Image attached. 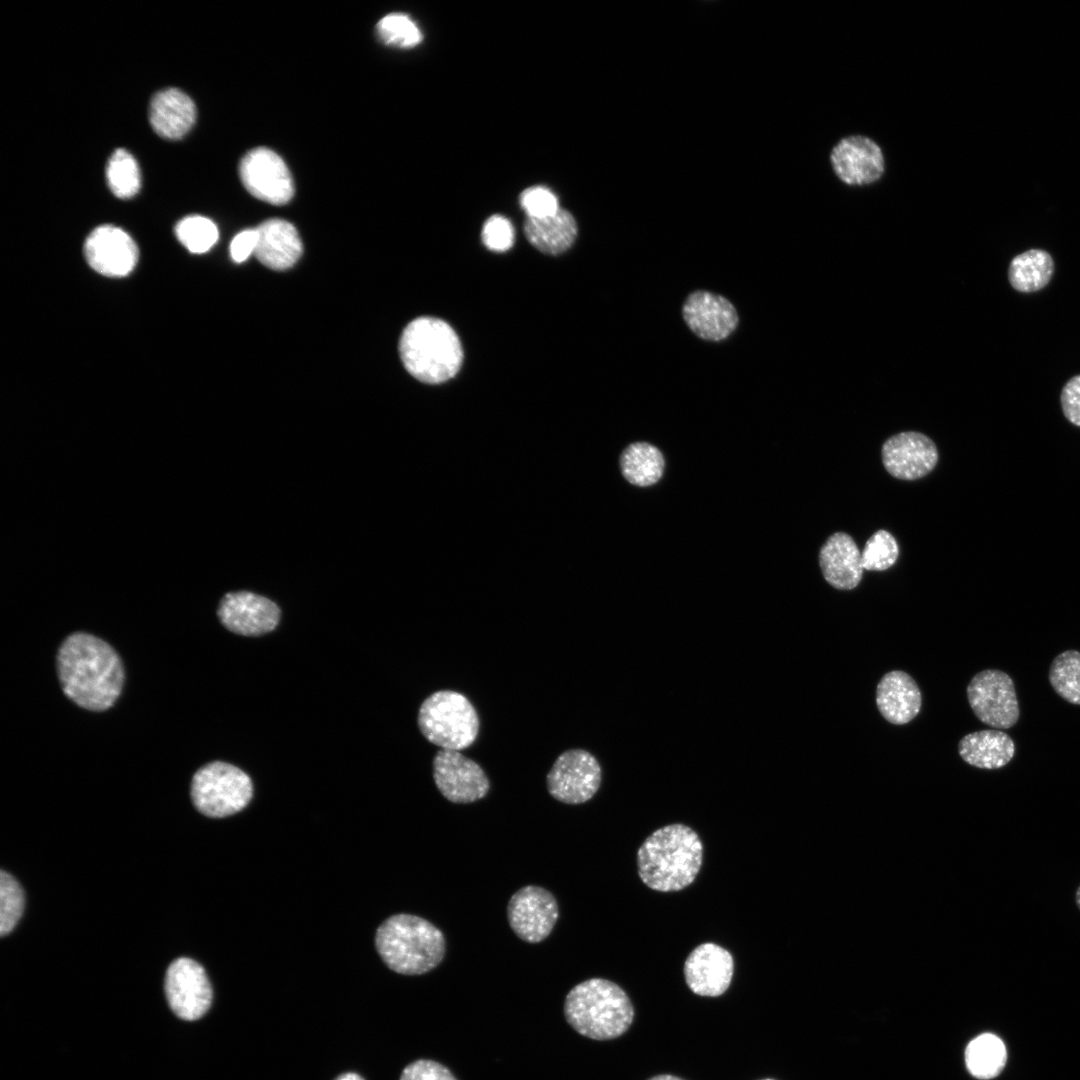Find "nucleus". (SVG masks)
Wrapping results in <instances>:
<instances>
[{
    "mask_svg": "<svg viewBox=\"0 0 1080 1080\" xmlns=\"http://www.w3.org/2000/svg\"><path fill=\"white\" fill-rule=\"evenodd\" d=\"M57 670L63 692L82 708L102 711L118 698L124 671L115 650L91 634L68 636L57 654Z\"/></svg>",
    "mask_w": 1080,
    "mask_h": 1080,
    "instance_id": "f257e3e1",
    "label": "nucleus"
},
{
    "mask_svg": "<svg viewBox=\"0 0 1080 1080\" xmlns=\"http://www.w3.org/2000/svg\"><path fill=\"white\" fill-rule=\"evenodd\" d=\"M702 862L703 844L699 835L680 823L657 829L637 851L640 880L659 892H675L691 885Z\"/></svg>",
    "mask_w": 1080,
    "mask_h": 1080,
    "instance_id": "f03ea898",
    "label": "nucleus"
},
{
    "mask_svg": "<svg viewBox=\"0 0 1080 1080\" xmlns=\"http://www.w3.org/2000/svg\"><path fill=\"white\" fill-rule=\"evenodd\" d=\"M376 949L392 971L421 975L436 968L446 952L442 931L430 921L400 913L387 918L377 929Z\"/></svg>",
    "mask_w": 1080,
    "mask_h": 1080,
    "instance_id": "7ed1b4c3",
    "label": "nucleus"
},
{
    "mask_svg": "<svg viewBox=\"0 0 1080 1080\" xmlns=\"http://www.w3.org/2000/svg\"><path fill=\"white\" fill-rule=\"evenodd\" d=\"M564 1015L580 1035L594 1040H610L624 1034L634 1017L626 992L616 983L590 978L574 986L566 995Z\"/></svg>",
    "mask_w": 1080,
    "mask_h": 1080,
    "instance_id": "20e7f679",
    "label": "nucleus"
},
{
    "mask_svg": "<svg viewBox=\"0 0 1080 1080\" xmlns=\"http://www.w3.org/2000/svg\"><path fill=\"white\" fill-rule=\"evenodd\" d=\"M400 356L417 380L437 384L460 369L463 352L455 331L443 320L420 317L410 322L400 339Z\"/></svg>",
    "mask_w": 1080,
    "mask_h": 1080,
    "instance_id": "39448f33",
    "label": "nucleus"
},
{
    "mask_svg": "<svg viewBox=\"0 0 1080 1080\" xmlns=\"http://www.w3.org/2000/svg\"><path fill=\"white\" fill-rule=\"evenodd\" d=\"M417 723L422 735L441 749L460 751L479 732V717L469 699L452 690L436 691L421 704Z\"/></svg>",
    "mask_w": 1080,
    "mask_h": 1080,
    "instance_id": "423d86ee",
    "label": "nucleus"
},
{
    "mask_svg": "<svg viewBox=\"0 0 1080 1080\" xmlns=\"http://www.w3.org/2000/svg\"><path fill=\"white\" fill-rule=\"evenodd\" d=\"M253 796L250 777L240 768L215 761L201 767L193 776L191 798L199 812L211 818H223L244 809Z\"/></svg>",
    "mask_w": 1080,
    "mask_h": 1080,
    "instance_id": "0eeeda50",
    "label": "nucleus"
},
{
    "mask_svg": "<svg viewBox=\"0 0 1080 1080\" xmlns=\"http://www.w3.org/2000/svg\"><path fill=\"white\" fill-rule=\"evenodd\" d=\"M967 696L975 716L990 727L1008 729L1019 719L1015 686L1003 671L987 669L974 675L967 686Z\"/></svg>",
    "mask_w": 1080,
    "mask_h": 1080,
    "instance_id": "6e6552de",
    "label": "nucleus"
},
{
    "mask_svg": "<svg viewBox=\"0 0 1080 1080\" xmlns=\"http://www.w3.org/2000/svg\"><path fill=\"white\" fill-rule=\"evenodd\" d=\"M602 771L598 760L584 749H569L558 756L546 776L549 794L576 805L589 801L598 791Z\"/></svg>",
    "mask_w": 1080,
    "mask_h": 1080,
    "instance_id": "1a4fd4ad",
    "label": "nucleus"
},
{
    "mask_svg": "<svg viewBox=\"0 0 1080 1080\" xmlns=\"http://www.w3.org/2000/svg\"><path fill=\"white\" fill-rule=\"evenodd\" d=\"M164 987L170 1008L183 1020H197L211 1006L213 991L208 976L191 958L180 957L169 965Z\"/></svg>",
    "mask_w": 1080,
    "mask_h": 1080,
    "instance_id": "9d476101",
    "label": "nucleus"
},
{
    "mask_svg": "<svg viewBox=\"0 0 1080 1080\" xmlns=\"http://www.w3.org/2000/svg\"><path fill=\"white\" fill-rule=\"evenodd\" d=\"M559 917L555 896L547 889L527 885L509 899L507 918L512 931L521 940L539 943L552 932Z\"/></svg>",
    "mask_w": 1080,
    "mask_h": 1080,
    "instance_id": "9b49d317",
    "label": "nucleus"
},
{
    "mask_svg": "<svg viewBox=\"0 0 1080 1080\" xmlns=\"http://www.w3.org/2000/svg\"><path fill=\"white\" fill-rule=\"evenodd\" d=\"M433 778L450 802L468 804L484 798L490 782L483 768L459 751L439 750L433 758Z\"/></svg>",
    "mask_w": 1080,
    "mask_h": 1080,
    "instance_id": "f8f14e48",
    "label": "nucleus"
},
{
    "mask_svg": "<svg viewBox=\"0 0 1080 1080\" xmlns=\"http://www.w3.org/2000/svg\"><path fill=\"white\" fill-rule=\"evenodd\" d=\"M240 178L245 188L256 198L273 205H283L294 194L291 173L282 158L274 151L258 147L242 158Z\"/></svg>",
    "mask_w": 1080,
    "mask_h": 1080,
    "instance_id": "ddd939ff",
    "label": "nucleus"
},
{
    "mask_svg": "<svg viewBox=\"0 0 1080 1080\" xmlns=\"http://www.w3.org/2000/svg\"><path fill=\"white\" fill-rule=\"evenodd\" d=\"M830 161L837 177L852 186L877 182L885 169L880 146L874 140L861 135L841 139L833 147Z\"/></svg>",
    "mask_w": 1080,
    "mask_h": 1080,
    "instance_id": "4468645a",
    "label": "nucleus"
},
{
    "mask_svg": "<svg viewBox=\"0 0 1080 1080\" xmlns=\"http://www.w3.org/2000/svg\"><path fill=\"white\" fill-rule=\"evenodd\" d=\"M682 315L696 336L713 342L728 338L739 323L734 305L724 296L706 290H697L688 295Z\"/></svg>",
    "mask_w": 1080,
    "mask_h": 1080,
    "instance_id": "2eb2a0df",
    "label": "nucleus"
},
{
    "mask_svg": "<svg viewBox=\"0 0 1080 1080\" xmlns=\"http://www.w3.org/2000/svg\"><path fill=\"white\" fill-rule=\"evenodd\" d=\"M221 623L243 636L271 632L279 622V607L270 599L248 591L227 593L218 608Z\"/></svg>",
    "mask_w": 1080,
    "mask_h": 1080,
    "instance_id": "dca6fc26",
    "label": "nucleus"
},
{
    "mask_svg": "<svg viewBox=\"0 0 1080 1080\" xmlns=\"http://www.w3.org/2000/svg\"><path fill=\"white\" fill-rule=\"evenodd\" d=\"M88 264L107 277L128 275L138 260V248L134 240L121 228L102 225L95 228L84 244Z\"/></svg>",
    "mask_w": 1080,
    "mask_h": 1080,
    "instance_id": "f3484780",
    "label": "nucleus"
},
{
    "mask_svg": "<svg viewBox=\"0 0 1080 1080\" xmlns=\"http://www.w3.org/2000/svg\"><path fill=\"white\" fill-rule=\"evenodd\" d=\"M882 461L893 477L916 480L931 472L938 461L934 442L919 432H901L886 440L882 446Z\"/></svg>",
    "mask_w": 1080,
    "mask_h": 1080,
    "instance_id": "a211bd4d",
    "label": "nucleus"
},
{
    "mask_svg": "<svg viewBox=\"0 0 1080 1080\" xmlns=\"http://www.w3.org/2000/svg\"><path fill=\"white\" fill-rule=\"evenodd\" d=\"M683 972L693 993L717 997L722 995L731 983L734 959L722 946L711 942L702 943L688 955Z\"/></svg>",
    "mask_w": 1080,
    "mask_h": 1080,
    "instance_id": "6ab92c4d",
    "label": "nucleus"
},
{
    "mask_svg": "<svg viewBox=\"0 0 1080 1080\" xmlns=\"http://www.w3.org/2000/svg\"><path fill=\"white\" fill-rule=\"evenodd\" d=\"M819 564L825 580L836 589L851 590L862 579V555L846 533L837 532L827 539L819 553Z\"/></svg>",
    "mask_w": 1080,
    "mask_h": 1080,
    "instance_id": "aec40b11",
    "label": "nucleus"
},
{
    "mask_svg": "<svg viewBox=\"0 0 1080 1080\" xmlns=\"http://www.w3.org/2000/svg\"><path fill=\"white\" fill-rule=\"evenodd\" d=\"M921 703V691L917 683L904 671L886 673L877 685V708L892 724L904 725L910 722L919 713Z\"/></svg>",
    "mask_w": 1080,
    "mask_h": 1080,
    "instance_id": "412c9836",
    "label": "nucleus"
},
{
    "mask_svg": "<svg viewBox=\"0 0 1080 1080\" xmlns=\"http://www.w3.org/2000/svg\"><path fill=\"white\" fill-rule=\"evenodd\" d=\"M255 255L266 267L285 270L293 266L302 254V243L296 228L283 219H269L257 228Z\"/></svg>",
    "mask_w": 1080,
    "mask_h": 1080,
    "instance_id": "4be33fe9",
    "label": "nucleus"
},
{
    "mask_svg": "<svg viewBox=\"0 0 1080 1080\" xmlns=\"http://www.w3.org/2000/svg\"><path fill=\"white\" fill-rule=\"evenodd\" d=\"M149 120L159 136L177 140L194 125L196 107L183 91L167 88L153 96L149 107Z\"/></svg>",
    "mask_w": 1080,
    "mask_h": 1080,
    "instance_id": "5701e85b",
    "label": "nucleus"
},
{
    "mask_svg": "<svg viewBox=\"0 0 1080 1080\" xmlns=\"http://www.w3.org/2000/svg\"><path fill=\"white\" fill-rule=\"evenodd\" d=\"M958 751L968 764L981 769H998L1008 764L1015 754L1012 738L1000 730H981L965 735Z\"/></svg>",
    "mask_w": 1080,
    "mask_h": 1080,
    "instance_id": "b1692460",
    "label": "nucleus"
},
{
    "mask_svg": "<svg viewBox=\"0 0 1080 1080\" xmlns=\"http://www.w3.org/2000/svg\"><path fill=\"white\" fill-rule=\"evenodd\" d=\"M524 233L528 241L546 254H560L567 250L577 236V224L572 214L560 208L543 218H527Z\"/></svg>",
    "mask_w": 1080,
    "mask_h": 1080,
    "instance_id": "393cba45",
    "label": "nucleus"
},
{
    "mask_svg": "<svg viewBox=\"0 0 1080 1080\" xmlns=\"http://www.w3.org/2000/svg\"><path fill=\"white\" fill-rule=\"evenodd\" d=\"M1053 272L1054 262L1051 255L1045 250L1030 249L1011 260L1008 278L1015 290L1030 293L1044 288Z\"/></svg>",
    "mask_w": 1080,
    "mask_h": 1080,
    "instance_id": "a878e982",
    "label": "nucleus"
},
{
    "mask_svg": "<svg viewBox=\"0 0 1080 1080\" xmlns=\"http://www.w3.org/2000/svg\"><path fill=\"white\" fill-rule=\"evenodd\" d=\"M664 458L655 446L637 442L624 449L620 467L625 479L633 485L647 487L660 480L664 471Z\"/></svg>",
    "mask_w": 1080,
    "mask_h": 1080,
    "instance_id": "bb28decb",
    "label": "nucleus"
},
{
    "mask_svg": "<svg viewBox=\"0 0 1080 1080\" xmlns=\"http://www.w3.org/2000/svg\"><path fill=\"white\" fill-rule=\"evenodd\" d=\"M1007 1060L1006 1047L994 1034L985 1033L973 1039L965 1051V1061L969 1072L979 1079L996 1077L1004 1068Z\"/></svg>",
    "mask_w": 1080,
    "mask_h": 1080,
    "instance_id": "cd10ccee",
    "label": "nucleus"
},
{
    "mask_svg": "<svg viewBox=\"0 0 1080 1080\" xmlns=\"http://www.w3.org/2000/svg\"><path fill=\"white\" fill-rule=\"evenodd\" d=\"M106 179L116 197L128 199L136 195L141 186V174L133 155L125 149H116L107 162Z\"/></svg>",
    "mask_w": 1080,
    "mask_h": 1080,
    "instance_id": "c85d7f7f",
    "label": "nucleus"
},
{
    "mask_svg": "<svg viewBox=\"0 0 1080 1080\" xmlns=\"http://www.w3.org/2000/svg\"><path fill=\"white\" fill-rule=\"evenodd\" d=\"M1049 681L1060 697L1080 705V652L1067 650L1057 655L1049 669Z\"/></svg>",
    "mask_w": 1080,
    "mask_h": 1080,
    "instance_id": "c756f323",
    "label": "nucleus"
},
{
    "mask_svg": "<svg viewBox=\"0 0 1080 1080\" xmlns=\"http://www.w3.org/2000/svg\"><path fill=\"white\" fill-rule=\"evenodd\" d=\"M175 233L182 245L195 254L210 250L219 236L215 223L199 215L183 218L177 223Z\"/></svg>",
    "mask_w": 1080,
    "mask_h": 1080,
    "instance_id": "7c9ffc66",
    "label": "nucleus"
},
{
    "mask_svg": "<svg viewBox=\"0 0 1080 1080\" xmlns=\"http://www.w3.org/2000/svg\"><path fill=\"white\" fill-rule=\"evenodd\" d=\"M379 38L386 44L398 48H412L422 41V33L417 24L406 14L391 13L379 20L376 26Z\"/></svg>",
    "mask_w": 1080,
    "mask_h": 1080,
    "instance_id": "2f4dec72",
    "label": "nucleus"
},
{
    "mask_svg": "<svg viewBox=\"0 0 1080 1080\" xmlns=\"http://www.w3.org/2000/svg\"><path fill=\"white\" fill-rule=\"evenodd\" d=\"M24 909V892L9 873L0 872V934L10 933Z\"/></svg>",
    "mask_w": 1080,
    "mask_h": 1080,
    "instance_id": "473e14b6",
    "label": "nucleus"
},
{
    "mask_svg": "<svg viewBox=\"0 0 1080 1080\" xmlns=\"http://www.w3.org/2000/svg\"><path fill=\"white\" fill-rule=\"evenodd\" d=\"M861 555L863 569L883 571L895 564L899 548L892 534L879 530L868 539Z\"/></svg>",
    "mask_w": 1080,
    "mask_h": 1080,
    "instance_id": "72a5a7b5",
    "label": "nucleus"
},
{
    "mask_svg": "<svg viewBox=\"0 0 1080 1080\" xmlns=\"http://www.w3.org/2000/svg\"><path fill=\"white\" fill-rule=\"evenodd\" d=\"M520 205L527 218H543L560 209L556 195L544 186L525 189L520 195Z\"/></svg>",
    "mask_w": 1080,
    "mask_h": 1080,
    "instance_id": "f704fd0d",
    "label": "nucleus"
},
{
    "mask_svg": "<svg viewBox=\"0 0 1080 1080\" xmlns=\"http://www.w3.org/2000/svg\"><path fill=\"white\" fill-rule=\"evenodd\" d=\"M481 238L488 249L503 252L513 245L514 229L507 218L493 215L485 222Z\"/></svg>",
    "mask_w": 1080,
    "mask_h": 1080,
    "instance_id": "c9c22d12",
    "label": "nucleus"
},
{
    "mask_svg": "<svg viewBox=\"0 0 1080 1080\" xmlns=\"http://www.w3.org/2000/svg\"><path fill=\"white\" fill-rule=\"evenodd\" d=\"M400 1080H457L444 1065L430 1059H419L408 1064Z\"/></svg>",
    "mask_w": 1080,
    "mask_h": 1080,
    "instance_id": "e433bc0d",
    "label": "nucleus"
},
{
    "mask_svg": "<svg viewBox=\"0 0 1080 1080\" xmlns=\"http://www.w3.org/2000/svg\"><path fill=\"white\" fill-rule=\"evenodd\" d=\"M1060 401L1067 420L1080 427V375L1067 381L1062 389Z\"/></svg>",
    "mask_w": 1080,
    "mask_h": 1080,
    "instance_id": "4c0bfd02",
    "label": "nucleus"
},
{
    "mask_svg": "<svg viewBox=\"0 0 1080 1080\" xmlns=\"http://www.w3.org/2000/svg\"><path fill=\"white\" fill-rule=\"evenodd\" d=\"M256 246L257 230H243L239 232L231 241L230 255L235 262L241 263L245 261L252 253H255Z\"/></svg>",
    "mask_w": 1080,
    "mask_h": 1080,
    "instance_id": "58836bf2",
    "label": "nucleus"
},
{
    "mask_svg": "<svg viewBox=\"0 0 1080 1080\" xmlns=\"http://www.w3.org/2000/svg\"><path fill=\"white\" fill-rule=\"evenodd\" d=\"M335 1080H364L359 1074L354 1072L343 1073L339 1075Z\"/></svg>",
    "mask_w": 1080,
    "mask_h": 1080,
    "instance_id": "ea45409f",
    "label": "nucleus"
},
{
    "mask_svg": "<svg viewBox=\"0 0 1080 1080\" xmlns=\"http://www.w3.org/2000/svg\"><path fill=\"white\" fill-rule=\"evenodd\" d=\"M648 1080H684V1079L679 1078V1077L674 1076V1075H670V1074H660V1075L653 1076V1077L649 1078Z\"/></svg>",
    "mask_w": 1080,
    "mask_h": 1080,
    "instance_id": "a19ab883",
    "label": "nucleus"
},
{
    "mask_svg": "<svg viewBox=\"0 0 1080 1080\" xmlns=\"http://www.w3.org/2000/svg\"><path fill=\"white\" fill-rule=\"evenodd\" d=\"M1076 904L1080 909V887L1076 891Z\"/></svg>",
    "mask_w": 1080,
    "mask_h": 1080,
    "instance_id": "79ce46f5",
    "label": "nucleus"
},
{
    "mask_svg": "<svg viewBox=\"0 0 1080 1080\" xmlns=\"http://www.w3.org/2000/svg\"><path fill=\"white\" fill-rule=\"evenodd\" d=\"M761 1080H775V1079L765 1078V1079H761Z\"/></svg>",
    "mask_w": 1080,
    "mask_h": 1080,
    "instance_id": "37998d69",
    "label": "nucleus"
}]
</instances>
